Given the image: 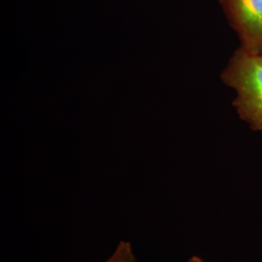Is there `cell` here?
<instances>
[{
  "label": "cell",
  "instance_id": "1",
  "mask_svg": "<svg viewBox=\"0 0 262 262\" xmlns=\"http://www.w3.org/2000/svg\"><path fill=\"white\" fill-rule=\"evenodd\" d=\"M225 84L234 90L233 106L239 117L262 134V56L239 48L222 73Z\"/></svg>",
  "mask_w": 262,
  "mask_h": 262
},
{
  "label": "cell",
  "instance_id": "2",
  "mask_svg": "<svg viewBox=\"0 0 262 262\" xmlns=\"http://www.w3.org/2000/svg\"><path fill=\"white\" fill-rule=\"evenodd\" d=\"M227 19L247 52L262 51V0H221Z\"/></svg>",
  "mask_w": 262,
  "mask_h": 262
},
{
  "label": "cell",
  "instance_id": "3",
  "mask_svg": "<svg viewBox=\"0 0 262 262\" xmlns=\"http://www.w3.org/2000/svg\"><path fill=\"white\" fill-rule=\"evenodd\" d=\"M105 262H136L130 243L121 242L112 255Z\"/></svg>",
  "mask_w": 262,
  "mask_h": 262
},
{
  "label": "cell",
  "instance_id": "4",
  "mask_svg": "<svg viewBox=\"0 0 262 262\" xmlns=\"http://www.w3.org/2000/svg\"><path fill=\"white\" fill-rule=\"evenodd\" d=\"M188 262H205L202 258H200V257H198V256H192L190 259H189V261Z\"/></svg>",
  "mask_w": 262,
  "mask_h": 262
},
{
  "label": "cell",
  "instance_id": "5",
  "mask_svg": "<svg viewBox=\"0 0 262 262\" xmlns=\"http://www.w3.org/2000/svg\"><path fill=\"white\" fill-rule=\"evenodd\" d=\"M260 55H261V56H262V51H261V53H260Z\"/></svg>",
  "mask_w": 262,
  "mask_h": 262
}]
</instances>
